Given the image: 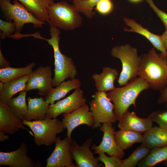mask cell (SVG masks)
Here are the masks:
<instances>
[{"label": "cell", "mask_w": 167, "mask_h": 167, "mask_svg": "<svg viewBox=\"0 0 167 167\" xmlns=\"http://www.w3.org/2000/svg\"><path fill=\"white\" fill-rule=\"evenodd\" d=\"M95 6L96 10L102 15L109 14L113 9V4L112 0H101Z\"/></svg>", "instance_id": "836d02e7"}, {"label": "cell", "mask_w": 167, "mask_h": 167, "mask_svg": "<svg viewBox=\"0 0 167 167\" xmlns=\"http://www.w3.org/2000/svg\"><path fill=\"white\" fill-rule=\"evenodd\" d=\"M101 0H73V5L79 13L84 14L88 19L92 18L95 15L93 8Z\"/></svg>", "instance_id": "f546056e"}, {"label": "cell", "mask_w": 167, "mask_h": 167, "mask_svg": "<svg viewBox=\"0 0 167 167\" xmlns=\"http://www.w3.org/2000/svg\"><path fill=\"white\" fill-rule=\"evenodd\" d=\"M4 86V83L0 81V92L3 89Z\"/></svg>", "instance_id": "ab89813d"}, {"label": "cell", "mask_w": 167, "mask_h": 167, "mask_svg": "<svg viewBox=\"0 0 167 167\" xmlns=\"http://www.w3.org/2000/svg\"><path fill=\"white\" fill-rule=\"evenodd\" d=\"M28 146L22 143L17 149L9 152H0V166L10 167H42L39 162H35L28 156Z\"/></svg>", "instance_id": "4fadbf2b"}, {"label": "cell", "mask_w": 167, "mask_h": 167, "mask_svg": "<svg viewBox=\"0 0 167 167\" xmlns=\"http://www.w3.org/2000/svg\"><path fill=\"white\" fill-rule=\"evenodd\" d=\"M138 75L151 89L160 91L167 86V59L152 48L141 56Z\"/></svg>", "instance_id": "6da1fadb"}, {"label": "cell", "mask_w": 167, "mask_h": 167, "mask_svg": "<svg viewBox=\"0 0 167 167\" xmlns=\"http://www.w3.org/2000/svg\"><path fill=\"white\" fill-rule=\"evenodd\" d=\"M81 82L77 78L62 82L55 88H53L44 96L45 101L49 105H53L55 101L65 97L71 90L80 88Z\"/></svg>", "instance_id": "cb8c5ba5"}, {"label": "cell", "mask_w": 167, "mask_h": 167, "mask_svg": "<svg viewBox=\"0 0 167 167\" xmlns=\"http://www.w3.org/2000/svg\"><path fill=\"white\" fill-rule=\"evenodd\" d=\"M100 130L103 133L101 142L98 145L94 143L91 149L95 154L104 152L109 156H115L122 159L125 155L124 151L118 145L114 137V128L112 123H102Z\"/></svg>", "instance_id": "5bb4252c"}, {"label": "cell", "mask_w": 167, "mask_h": 167, "mask_svg": "<svg viewBox=\"0 0 167 167\" xmlns=\"http://www.w3.org/2000/svg\"><path fill=\"white\" fill-rule=\"evenodd\" d=\"M35 65V62H32L24 67L13 68L9 66L0 69V81L5 83L30 74L33 71L32 68Z\"/></svg>", "instance_id": "4316f807"}, {"label": "cell", "mask_w": 167, "mask_h": 167, "mask_svg": "<svg viewBox=\"0 0 167 167\" xmlns=\"http://www.w3.org/2000/svg\"><path fill=\"white\" fill-rule=\"evenodd\" d=\"M123 20L126 25L131 28L128 29L125 28L124 31L136 32L144 36L151 43L154 48L161 52V54L162 56L167 59V50L163 45L161 35L152 33L132 19L124 17Z\"/></svg>", "instance_id": "ac0fdd59"}, {"label": "cell", "mask_w": 167, "mask_h": 167, "mask_svg": "<svg viewBox=\"0 0 167 167\" xmlns=\"http://www.w3.org/2000/svg\"><path fill=\"white\" fill-rule=\"evenodd\" d=\"M5 133L0 131V142H4L10 139V137L7 135H5Z\"/></svg>", "instance_id": "f35d334b"}, {"label": "cell", "mask_w": 167, "mask_h": 167, "mask_svg": "<svg viewBox=\"0 0 167 167\" xmlns=\"http://www.w3.org/2000/svg\"><path fill=\"white\" fill-rule=\"evenodd\" d=\"M118 72L115 68L110 67L102 68V72L100 74L94 73L92 78L95 82V86L97 91H110L115 87L114 82L118 79Z\"/></svg>", "instance_id": "d6986e66"}, {"label": "cell", "mask_w": 167, "mask_h": 167, "mask_svg": "<svg viewBox=\"0 0 167 167\" xmlns=\"http://www.w3.org/2000/svg\"><path fill=\"white\" fill-rule=\"evenodd\" d=\"M104 152L98 153L99 161L103 163L105 167H122V160L115 156H107Z\"/></svg>", "instance_id": "4dcf8cb0"}, {"label": "cell", "mask_w": 167, "mask_h": 167, "mask_svg": "<svg viewBox=\"0 0 167 167\" xmlns=\"http://www.w3.org/2000/svg\"><path fill=\"white\" fill-rule=\"evenodd\" d=\"M131 2H138L141 1L142 0H129Z\"/></svg>", "instance_id": "60d3db41"}, {"label": "cell", "mask_w": 167, "mask_h": 167, "mask_svg": "<svg viewBox=\"0 0 167 167\" xmlns=\"http://www.w3.org/2000/svg\"><path fill=\"white\" fill-rule=\"evenodd\" d=\"M28 110L25 120L28 121L41 120L46 117L49 104L42 96L32 98L28 97Z\"/></svg>", "instance_id": "603a6c76"}, {"label": "cell", "mask_w": 167, "mask_h": 167, "mask_svg": "<svg viewBox=\"0 0 167 167\" xmlns=\"http://www.w3.org/2000/svg\"><path fill=\"white\" fill-rule=\"evenodd\" d=\"M145 0L162 21L165 27L166 30H167V13L158 8L154 3L153 0Z\"/></svg>", "instance_id": "e575fe53"}, {"label": "cell", "mask_w": 167, "mask_h": 167, "mask_svg": "<svg viewBox=\"0 0 167 167\" xmlns=\"http://www.w3.org/2000/svg\"><path fill=\"white\" fill-rule=\"evenodd\" d=\"M141 143L151 149L167 146V128L152 126L144 133Z\"/></svg>", "instance_id": "ffe728a7"}, {"label": "cell", "mask_w": 167, "mask_h": 167, "mask_svg": "<svg viewBox=\"0 0 167 167\" xmlns=\"http://www.w3.org/2000/svg\"><path fill=\"white\" fill-rule=\"evenodd\" d=\"M62 115V125L64 129H67L66 136L70 141L72 139V132L76 127L83 124L92 127L94 124L93 117L86 104L70 113H63Z\"/></svg>", "instance_id": "9a60e30c"}, {"label": "cell", "mask_w": 167, "mask_h": 167, "mask_svg": "<svg viewBox=\"0 0 167 167\" xmlns=\"http://www.w3.org/2000/svg\"><path fill=\"white\" fill-rule=\"evenodd\" d=\"M92 97L89 103L90 110L94 119L92 128L100 127L103 123H113L117 121L114 112V105L106 92L97 91Z\"/></svg>", "instance_id": "ba28073f"}, {"label": "cell", "mask_w": 167, "mask_h": 167, "mask_svg": "<svg viewBox=\"0 0 167 167\" xmlns=\"http://www.w3.org/2000/svg\"><path fill=\"white\" fill-rule=\"evenodd\" d=\"M10 66V63L3 56L0 49V69H3Z\"/></svg>", "instance_id": "8d00e7d4"}, {"label": "cell", "mask_w": 167, "mask_h": 167, "mask_svg": "<svg viewBox=\"0 0 167 167\" xmlns=\"http://www.w3.org/2000/svg\"></svg>", "instance_id": "ee69618b"}, {"label": "cell", "mask_w": 167, "mask_h": 167, "mask_svg": "<svg viewBox=\"0 0 167 167\" xmlns=\"http://www.w3.org/2000/svg\"><path fill=\"white\" fill-rule=\"evenodd\" d=\"M51 38H45L54 50V76L52 79V86L56 87L66 79H72L75 78L77 73L76 66L73 59L62 54L59 47V29L50 27Z\"/></svg>", "instance_id": "3957f363"}, {"label": "cell", "mask_w": 167, "mask_h": 167, "mask_svg": "<svg viewBox=\"0 0 167 167\" xmlns=\"http://www.w3.org/2000/svg\"><path fill=\"white\" fill-rule=\"evenodd\" d=\"M63 1H66V0H68V1H73V0H63Z\"/></svg>", "instance_id": "7bdbcfd3"}, {"label": "cell", "mask_w": 167, "mask_h": 167, "mask_svg": "<svg viewBox=\"0 0 167 167\" xmlns=\"http://www.w3.org/2000/svg\"><path fill=\"white\" fill-rule=\"evenodd\" d=\"M52 75L50 66H40L29 74L25 91L37 90L38 94L44 96L53 88Z\"/></svg>", "instance_id": "7c38bea8"}, {"label": "cell", "mask_w": 167, "mask_h": 167, "mask_svg": "<svg viewBox=\"0 0 167 167\" xmlns=\"http://www.w3.org/2000/svg\"><path fill=\"white\" fill-rule=\"evenodd\" d=\"M111 56L120 60L122 70L118 80L121 87L126 84L131 80L138 76L141 61L137 49L128 44L114 46L111 51Z\"/></svg>", "instance_id": "277c9868"}, {"label": "cell", "mask_w": 167, "mask_h": 167, "mask_svg": "<svg viewBox=\"0 0 167 167\" xmlns=\"http://www.w3.org/2000/svg\"><path fill=\"white\" fill-rule=\"evenodd\" d=\"M150 88L148 83L139 77L131 80L126 85L115 88L107 93V96L114 105L117 121H118L131 105L136 107L135 101L139 95L143 91Z\"/></svg>", "instance_id": "7a4b0ae2"}, {"label": "cell", "mask_w": 167, "mask_h": 167, "mask_svg": "<svg viewBox=\"0 0 167 167\" xmlns=\"http://www.w3.org/2000/svg\"><path fill=\"white\" fill-rule=\"evenodd\" d=\"M118 127L120 129L139 133H145L152 127V122L148 118L138 117L134 112L128 110L118 120Z\"/></svg>", "instance_id": "e0dca14e"}, {"label": "cell", "mask_w": 167, "mask_h": 167, "mask_svg": "<svg viewBox=\"0 0 167 167\" xmlns=\"http://www.w3.org/2000/svg\"><path fill=\"white\" fill-rule=\"evenodd\" d=\"M86 103V99L84 97L83 91L80 88H77L68 96L50 105L46 117L56 118L61 114L68 113L75 111Z\"/></svg>", "instance_id": "9c48e42d"}, {"label": "cell", "mask_w": 167, "mask_h": 167, "mask_svg": "<svg viewBox=\"0 0 167 167\" xmlns=\"http://www.w3.org/2000/svg\"><path fill=\"white\" fill-rule=\"evenodd\" d=\"M152 122H156L159 126L167 128V111H155L148 116Z\"/></svg>", "instance_id": "d6a6232c"}, {"label": "cell", "mask_w": 167, "mask_h": 167, "mask_svg": "<svg viewBox=\"0 0 167 167\" xmlns=\"http://www.w3.org/2000/svg\"><path fill=\"white\" fill-rule=\"evenodd\" d=\"M142 145L137 147L127 158L122 160V167H135L151 151Z\"/></svg>", "instance_id": "f1b7e54d"}, {"label": "cell", "mask_w": 167, "mask_h": 167, "mask_svg": "<svg viewBox=\"0 0 167 167\" xmlns=\"http://www.w3.org/2000/svg\"><path fill=\"white\" fill-rule=\"evenodd\" d=\"M93 143L92 138L87 139L81 145L77 143L74 139H72L70 144L72 159L77 167H102L103 165L100 163L97 157L94 156L90 147Z\"/></svg>", "instance_id": "8fae6325"}, {"label": "cell", "mask_w": 167, "mask_h": 167, "mask_svg": "<svg viewBox=\"0 0 167 167\" xmlns=\"http://www.w3.org/2000/svg\"><path fill=\"white\" fill-rule=\"evenodd\" d=\"M24 125L23 120L15 115L7 105L0 103V131L13 135L20 129H25L33 136L32 132Z\"/></svg>", "instance_id": "2e32d148"}, {"label": "cell", "mask_w": 167, "mask_h": 167, "mask_svg": "<svg viewBox=\"0 0 167 167\" xmlns=\"http://www.w3.org/2000/svg\"><path fill=\"white\" fill-rule=\"evenodd\" d=\"M37 19L49 23L48 11L53 0H18Z\"/></svg>", "instance_id": "44dd1931"}, {"label": "cell", "mask_w": 167, "mask_h": 167, "mask_svg": "<svg viewBox=\"0 0 167 167\" xmlns=\"http://www.w3.org/2000/svg\"><path fill=\"white\" fill-rule=\"evenodd\" d=\"M160 92L157 102L158 104L167 103V86Z\"/></svg>", "instance_id": "d590c367"}, {"label": "cell", "mask_w": 167, "mask_h": 167, "mask_svg": "<svg viewBox=\"0 0 167 167\" xmlns=\"http://www.w3.org/2000/svg\"><path fill=\"white\" fill-rule=\"evenodd\" d=\"M0 38L2 40L4 39L15 32V25L11 21H5L0 19Z\"/></svg>", "instance_id": "1f68e13d"}, {"label": "cell", "mask_w": 167, "mask_h": 167, "mask_svg": "<svg viewBox=\"0 0 167 167\" xmlns=\"http://www.w3.org/2000/svg\"><path fill=\"white\" fill-rule=\"evenodd\" d=\"M71 141L67 136L62 139L57 137L54 149L46 160V167H77L72 162Z\"/></svg>", "instance_id": "30bf717a"}, {"label": "cell", "mask_w": 167, "mask_h": 167, "mask_svg": "<svg viewBox=\"0 0 167 167\" xmlns=\"http://www.w3.org/2000/svg\"><path fill=\"white\" fill-rule=\"evenodd\" d=\"M29 75H25L4 83L3 89L0 92V103L6 105L15 94L25 91Z\"/></svg>", "instance_id": "7402d4cb"}, {"label": "cell", "mask_w": 167, "mask_h": 167, "mask_svg": "<svg viewBox=\"0 0 167 167\" xmlns=\"http://www.w3.org/2000/svg\"><path fill=\"white\" fill-rule=\"evenodd\" d=\"M167 160V146L152 148L138 164L139 167H152Z\"/></svg>", "instance_id": "484cf974"}, {"label": "cell", "mask_w": 167, "mask_h": 167, "mask_svg": "<svg viewBox=\"0 0 167 167\" xmlns=\"http://www.w3.org/2000/svg\"><path fill=\"white\" fill-rule=\"evenodd\" d=\"M164 165L165 166L167 167V160L165 161Z\"/></svg>", "instance_id": "b9f144b4"}, {"label": "cell", "mask_w": 167, "mask_h": 167, "mask_svg": "<svg viewBox=\"0 0 167 167\" xmlns=\"http://www.w3.org/2000/svg\"><path fill=\"white\" fill-rule=\"evenodd\" d=\"M50 27L66 31L80 27L82 18L73 5L64 1L52 3L48 11Z\"/></svg>", "instance_id": "5b68a950"}, {"label": "cell", "mask_w": 167, "mask_h": 167, "mask_svg": "<svg viewBox=\"0 0 167 167\" xmlns=\"http://www.w3.org/2000/svg\"><path fill=\"white\" fill-rule=\"evenodd\" d=\"M27 92L25 90L20 92L17 96L13 97L6 104L22 120L25 119L28 110V105L26 102Z\"/></svg>", "instance_id": "83f0119b"}, {"label": "cell", "mask_w": 167, "mask_h": 167, "mask_svg": "<svg viewBox=\"0 0 167 167\" xmlns=\"http://www.w3.org/2000/svg\"><path fill=\"white\" fill-rule=\"evenodd\" d=\"M24 125L28 126L32 131L34 140L37 146H48L55 143L57 135L64 131L62 121L56 118L47 117L44 120L28 121L23 119Z\"/></svg>", "instance_id": "8992f818"}, {"label": "cell", "mask_w": 167, "mask_h": 167, "mask_svg": "<svg viewBox=\"0 0 167 167\" xmlns=\"http://www.w3.org/2000/svg\"><path fill=\"white\" fill-rule=\"evenodd\" d=\"M161 36L163 45L167 50V30H165Z\"/></svg>", "instance_id": "74e56055"}, {"label": "cell", "mask_w": 167, "mask_h": 167, "mask_svg": "<svg viewBox=\"0 0 167 167\" xmlns=\"http://www.w3.org/2000/svg\"><path fill=\"white\" fill-rule=\"evenodd\" d=\"M0 0V9L8 21H13L16 26L15 34L20 33L24 25L31 23L34 28H41L45 24L37 19L18 0Z\"/></svg>", "instance_id": "52a82bcc"}, {"label": "cell", "mask_w": 167, "mask_h": 167, "mask_svg": "<svg viewBox=\"0 0 167 167\" xmlns=\"http://www.w3.org/2000/svg\"><path fill=\"white\" fill-rule=\"evenodd\" d=\"M114 137L118 145L124 151L131 148L135 143H141L143 135L139 132L120 129L115 131Z\"/></svg>", "instance_id": "d4e9b609"}]
</instances>
